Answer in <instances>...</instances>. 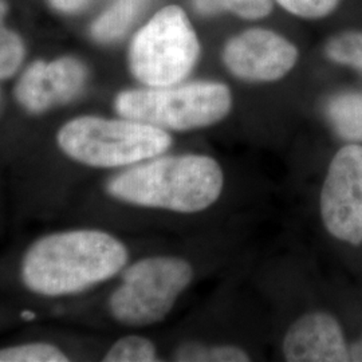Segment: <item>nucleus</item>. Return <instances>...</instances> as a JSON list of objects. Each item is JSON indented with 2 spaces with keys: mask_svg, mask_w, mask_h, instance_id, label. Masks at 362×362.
Masks as SVG:
<instances>
[{
  "mask_svg": "<svg viewBox=\"0 0 362 362\" xmlns=\"http://www.w3.org/2000/svg\"><path fill=\"white\" fill-rule=\"evenodd\" d=\"M321 216L334 238L362 243V145L349 144L333 157L321 192Z\"/></svg>",
  "mask_w": 362,
  "mask_h": 362,
  "instance_id": "nucleus-7",
  "label": "nucleus"
},
{
  "mask_svg": "<svg viewBox=\"0 0 362 362\" xmlns=\"http://www.w3.org/2000/svg\"><path fill=\"white\" fill-rule=\"evenodd\" d=\"M282 349L287 361H350L341 325L327 313H309L298 318L287 330Z\"/></svg>",
  "mask_w": 362,
  "mask_h": 362,
  "instance_id": "nucleus-10",
  "label": "nucleus"
},
{
  "mask_svg": "<svg viewBox=\"0 0 362 362\" xmlns=\"http://www.w3.org/2000/svg\"><path fill=\"white\" fill-rule=\"evenodd\" d=\"M199 54L200 43L187 13L177 6H168L133 39L130 71L151 88L177 85L192 71Z\"/></svg>",
  "mask_w": 362,
  "mask_h": 362,
  "instance_id": "nucleus-5",
  "label": "nucleus"
},
{
  "mask_svg": "<svg viewBox=\"0 0 362 362\" xmlns=\"http://www.w3.org/2000/svg\"><path fill=\"white\" fill-rule=\"evenodd\" d=\"M143 0H116L91 26L93 38L109 43L122 37L134 21Z\"/></svg>",
  "mask_w": 362,
  "mask_h": 362,
  "instance_id": "nucleus-12",
  "label": "nucleus"
},
{
  "mask_svg": "<svg viewBox=\"0 0 362 362\" xmlns=\"http://www.w3.org/2000/svg\"><path fill=\"white\" fill-rule=\"evenodd\" d=\"M106 362L157 361L155 344L148 338L128 336L118 339L105 356Z\"/></svg>",
  "mask_w": 362,
  "mask_h": 362,
  "instance_id": "nucleus-16",
  "label": "nucleus"
},
{
  "mask_svg": "<svg viewBox=\"0 0 362 362\" xmlns=\"http://www.w3.org/2000/svg\"><path fill=\"white\" fill-rule=\"evenodd\" d=\"M194 4L206 15L228 11L245 19H260L272 8V0H194Z\"/></svg>",
  "mask_w": 362,
  "mask_h": 362,
  "instance_id": "nucleus-14",
  "label": "nucleus"
},
{
  "mask_svg": "<svg viewBox=\"0 0 362 362\" xmlns=\"http://www.w3.org/2000/svg\"><path fill=\"white\" fill-rule=\"evenodd\" d=\"M297 47L282 35L251 28L230 39L223 50L226 67L248 82H272L285 77L297 64Z\"/></svg>",
  "mask_w": 362,
  "mask_h": 362,
  "instance_id": "nucleus-8",
  "label": "nucleus"
},
{
  "mask_svg": "<svg viewBox=\"0 0 362 362\" xmlns=\"http://www.w3.org/2000/svg\"><path fill=\"white\" fill-rule=\"evenodd\" d=\"M286 11L306 19H318L333 13L341 0H276Z\"/></svg>",
  "mask_w": 362,
  "mask_h": 362,
  "instance_id": "nucleus-19",
  "label": "nucleus"
},
{
  "mask_svg": "<svg viewBox=\"0 0 362 362\" xmlns=\"http://www.w3.org/2000/svg\"><path fill=\"white\" fill-rule=\"evenodd\" d=\"M192 266L180 258L153 257L132 264L109 299L112 315L129 326L161 322L191 284Z\"/></svg>",
  "mask_w": 362,
  "mask_h": 362,
  "instance_id": "nucleus-6",
  "label": "nucleus"
},
{
  "mask_svg": "<svg viewBox=\"0 0 362 362\" xmlns=\"http://www.w3.org/2000/svg\"><path fill=\"white\" fill-rule=\"evenodd\" d=\"M7 13V4L4 0H0V25H3L4 15Z\"/></svg>",
  "mask_w": 362,
  "mask_h": 362,
  "instance_id": "nucleus-22",
  "label": "nucleus"
},
{
  "mask_svg": "<svg viewBox=\"0 0 362 362\" xmlns=\"http://www.w3.org/2000/svg\"><path fill=\"white\" fill-rule=\"evenodd\" d=\"M350 361L362 362V337L360 341L349 346Z\"/></svg>",
  "mask_w": 362,
  "mask_h": 362,
  "instance_id": "nucleus-21",
  "label": "nucleus"
},
{
  "mask_svg": "<svg viewBox=\"0 0 362 362\" xmlns=\"http://www.w3.org/2000/svg\"><path fill=\"white\" fill-rule=\"evenodd\" d=\"M61 151L94 168L125 167L167 152L172 137L164 129L134 119L78 117L57 134Z\"/></svg>",
  "mask_w": 362,
  "mask_h": 362,
  "instance_id": "nucleus-3",
  "label": "nucleus"
},
{
  "mask_svg": "<svg viewBox=\"0 0 362 362\" xmlns=\"http://www.w3.org/2000/svg\"><path fill=\"white\" fill-rule=\"evenodd\" d=\"M65 353L52 344L33 342L0 349V362H64Z\"/></svg>",
  "mask_w": 362,
  "mask_h": 362,
  "instance_id": "nucleus-17",
  "label": "nucleus"
},
{
  "mask_svg": "<svg viewBox=\"0 0 362 362\" xmlns=\"http://www.w3.org/2000/svg\"><path fill=\"white\" fill-rule=\"evenodd\" d=\"M175 360L192 362H246L250 361V357L245 350L233 345L208 346L199 342H188L176 350Z\"/></svg>",
  "mask_w": 362,
  "mask_h": 362,
  "instance_id": "nucleus-13",
  "label": "nucleus"
},
{
  "mask_svg": "<svg viewBox=\"0 0 362 362\" xmlns=\"http://www.w3.org/2000/svg\"><path fill=\"white\" fill-rule=\"evenodd\" d=\"M219 163L203 155L167 156L119 173L107 192L140 207L194 214L211 207L223 191Z\"/></svg>",
  "mask_w": 362,
  "mask_h": 362,
  "instance_id": "nucleus-2",
  "label": "nucleus"
},
{
  "mask_svg": "<svg viewBox=\"0 0 362 362\" xmlns=\"http://www.w3.org/2000/svg\"><path fill=\"white\" fill-rule=\"evenodd\" d=\"M128 250L117 238L100 230H73L38 239L22 260L27 288L45 297L82 293L121 272Z\"/></svg>",
  "mask_w": 362,
  "mask_h": 362,
  "instance_id": "nucleus-1",
  "label": "nucleus"
},
{
  "mask_svg": "<svg viewBox=\"0 0 362 362\" xmlns=\"http://www.w3.org/2000/svg\"><path fill=\"white\" fill-rule=\"evenodd\" d=\"M326 57L338 65L349 66L362 74V31H348L329 39Z\"/></svg>",
  "mask_w": 362,
  "mask_h": 362,
  "instance_id": "nucleus-15",
  "label": "nucleus"
},
{
  "mask_svg": "<svg viewBox=\"0 0 362 362\" xmlns=\"http://www.w3.org/2000/svg\"><path fill=\"white\" fill-rule=\"evenodd\" d=\"M231 91L219 82H191L179 86L127 90L116 97L117 113L160 129H199L228 115Z\"/></svg>",
  "mask_w": 362,
  "mask_h": 362,
  "instance_id": "nucleus-4",
  "label": "nucleus"
},
{
  "mask_svg": "<svg viewBox=\"0 0 362 362\" xmlns=\"http://www.w3.org/2000/svg\"><path fill=\"white\" fill-rule=\"evenodd\" d=\"M86 78V67L76 58L38 61L18 81L15 98L28 113L40 115L73 101L83 90Z\"/></svg>",
  "mask_w": 362,
  "mask_h": 362,
  "instance_id": "nucleus-9",
  "label": "nucleus"
},
{
  "mask_svg": "<svg viewBox=\"0 0 362 362\" xmlns=\"http://www.w3.org/2000/svg\"><path fill=\"white\" fill-rule=\"evenodd\" d=\"M55 10L61 13H78L82 10L90 0H49Z\"/></svg>",
  "mask_w": 362,
  "mask_h": 362,
  "instance_id": "nucleus-20",
  "label": "nucleus"
},
{
  "mask_svg": "<svg viewBox=\"0 0 362 362\" xmlns=\"http://www.w3.org/2000/svg\"><path fill=\"white\" fill-rule=\"evenodd\" d=\"M326 116L339 137L362 143V93L346 91L332 97L326 104Z\"/></svg>",
  "mask_w": 362,
  "mask_h": 362,
  "instance_id": "nucleus-11",
  "label": "nucleus"
},
{
  "mask_svg": "<svg viewBox=\"0 0 362 362\" xmlns=\"http://www.w3.org/2000/svg\"><path fill=\"white\" fill-rule=\"evenodd\" d=\"M25 58V46L15 33L0 25V79L13 77Z\"/></svg>",
  "mask_w": 362,
  "mask_h": 362,
  "instance_id": "nucleus-18",
  "label": "nucleus"
}]
</instances>
